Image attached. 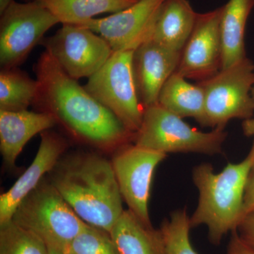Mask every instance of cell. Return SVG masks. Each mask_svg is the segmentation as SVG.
I'll list each match as a JSON object with an SVG mask.
<instances>
[{
	"label": "cell",
	"mask_w": 254,
	"mask_h": 254,
	"mask_svg": "<svg viewBox=\"0 0 254 254\" xmlns=\"http://www.w3.org/2000/svg\"><path fill=\"white\" fill-rule=\"evenodd\" d=\"M198 84L204 91L205 127L225 128L233 119L253 118L254 63L248 58Z\"/></svg>",
	"instance_id": "cell-7"
},
{
	"label": "cell",
	"mask_w": 254,
	"mask_h": 254,
	"mask_svg": "<svg viewBox=\"0 0 254 254\" xmlns=\"http://www.w3.org/2000/svg\"><path fill=\"white\" fill-rule=\"evenodd\" d=\"M254 211V162L250 169L244 194L243 218L247 214ZM242 218V219H243Z\"/></svg>",
	"instance_id": "cell-26"
},
{
	"label": "cell",
	"mask_w": 254,
	"mask_h": 254,
	"mask_svg": "<svg viewBox=\"0 0 254 254\" xmlns=\"http://www.w3.org/2000/svg\"><path fill=\"white\" fill-rule=\"evenodd\" d=\"M0 254H49L40 237L12 220L0 225Z\"/></svg>",
	"instance_id": "cell-22"
},
{
	"label": "cell",
	"mask_w": 254,
	"mask_h": 254,
	"mask_svg": "<svg viewBox=\"0 0 254 254\" xmlns=\"http://www.w3.org/2000/svg\"><path fill=\"white\" fill-rule=\"evenodd\" d=\"M198 14L188 0H165L149 39L182 53L193 32Z\"/></svg>",
	"instance_id": "cell-16"
},
{
	"label": "cell",
	"mask_w": 254,
	"mask_h": 254,
	"mask_svg": "<svg viewBox=\"0 0 254 254\" xmlns=\"http://www.w3.org/2000/svg\"><path fill=\"white\" fill-rule=\"evenodd\" d=\"M181 55L182 53L169 50L150 39L135 50L133 71L143 108L158 104L160 91L176 71Z\"/></svg>",
	"instance_id": "cell-13"
},
{
	"label": "cell",
	"mask_w": 254,
	"mask_h": 254,
	"mask_svg": "<svg viewBox=\"0 0 254 254\" xmlns=\"http://www.w3.org/2000/svg\"><path fill=\"white\" fill-rule=\"evenodd\" d=\"M165 0H139L134 4L103 18L78 25L101 36L113 52L135 50L149 39Z\"/></svg>",
	"instance_id": "cell-11"
},
{
	"label": "cell",
	"mask_w": 254,
	"mask_h": 254,
	"mask_svg": "<svg viewBox=\"0 0 254 254\" xmlns=\"http://www.w3.org/2000/svg\"><path fill=\"white\" fill-rule=\"evenodd\" d=\"M190 218L186 209L173 212L163 222L160 232L166 254H198L190 240Z\"/></svg>",
	"instance_id": "cell-23"
},
{
	"label": "cell",
	"mask_w": 254,
	"mask_h": 254,
	"mask_svg": "<svg viewBox=\"0 0 254 254\" xmlns=\"http://www.w3.org/2000/svg\"><path fill=\"white\" fill-rule=\"evenodd\" d=\"M254 162V141L242 162L229 163L220 173H215L208 163L193 169L199 199L190 218V227L207 226L209 240L214 245H220L225 235L236 230L243 218L246 182Z\"/></svg>",
	"instance_id": "cell-3"
},
{
	"label": "cell",
	"mask_w": 254,
	"mask_h": 254,
	"mask_svg": "<svg viewBox=\"0 0 254 254\" xmlns=\"http://www.w3.org/2000/svg\"><path fill=\"white\" fill-rule=\"evenodd\" d=\"M158 105L182 119L193 118L205 127V95L203 88L193 85L175 71L159 95Z\"/></svg>",
	"instance_id": "cell-19"
},
{
	"label": "cell",
	"mask_w": 254,
	"mask_h": 254,
	"mask_svg": "<svg viewBox=\"0 0 254 254\" xmlns=\"http://www.w3.org/2000/svg\"><path fill=\"white\" fill-rule=\"evenodd\" d=\"M236 230L246 242L254 247V211L242 219Z\"/></svg>",
	"instance_id": "cell-27"
},
{
	"label": "cell",
	"mask_w": 254,
	"mask_h": 254,
	"mask_svg": "<svg viewBox=\"0 0 254 254\" xmlns=\"http://www.w3.org/2000/svg\"><path fill=\"white\" fill-rule=\"evenodd\" d=\"M134 51L114 52L101 68L88 78L84 87L135 135L141 127L144 108L135 81Z\"/></svg>",
	"instance_id": "cell-6"
},
{
	"label": "cell",
	"mask_w": 254,
	"mask_h": 254,
	"mask_svg": "<svg viewBox=\"0 0 254 254\" xmlns=\"http://www.w3.org/2000/svg\"><path fill=\"white\" fill-rule=\"evenodd\" d=\"M252 94L254 100V85L252 90ZM242 129L245 136H254V117L248 120H244Z\"/></svg>",
	"instance_id": "cell-28"
},
{
	"label": "cell",
	"mask_w": 254,
	"mask_h": 254,
	"mask_svg": "<svg viewBox=\"0 0 254 254\" xmlns=\"http://www.w3.org/2000/svg\"><path fill=\"white\" fill-rule=\"evenodd\" d=\"M39 93L38 80L32 79L17 67L1 68L0 110L21 111L35 103Z\"/></svg>",
	"instance_id": "cell-21"
},
{
	"label": "cell",
	"mask_w": 254,
	"mask_h": 254,
	"mask_svg": "<svg viewBox=\"0 0 254 254\" xmlns=\"http://www.w3.org/2000/svg\"><path fill=\"white\" fill-rule=\"evenodd\" d=\"M53 171L50 182L78 216L110 233L125 210L112 163L84 153L59 160Z\"/></svg>",
	"instance_id": "cell-2"
},
{
	"label": "cell",
	"mask_w": 254,
	"mask_h": 254,
	"mask_svg": "<svg viewBox=\"0 0 254 254\" xmlns=\"http://www.w3.org/2000/svg\"><path fill=\"white\" fill-rule=\"evenodd\" d=\"M68 254H120L109 232L87 225L68 248Z\"/></svg>",
	"instance_id": "cell-24"
},
{
	"label": "cell",
	"mask_w": 254,
	"mask_h": 254,
	"mask_svg": "<svg viewBox=\"0 0 254 254\" xmlns=\"http://www.w3.org/2000/svg\"><path fill=\"white\" fill-rule=\"evenodd\" d=\"M63 24L79 25L95 16L115 14L139 0H39Z\"/></svg>",
	"instance_id": "cell-20"
},
{
	"label": "cell",
	"mask_w": 254,
	"mask_h": 254,
	"mask_svg": "<svg viewBox=\"0 0 254 254\" xmlns=\"http://www.w3.org/2000/svg\"><path fill=\"white\" fill-rule=\"evenodd\" d=\"M110 234L120 254H166L160 230L147 226L128 209Z\"/></svg>",
	"instance_id": "cell-18"
},
{
	"label": "cell",
	"mask_w": 254,
	"mask_h": 254,
	"mask_svg": "<svg viewBox=\"0 0 254 254\" xmlns=\"http://www.w3.org/2000/svg\"><path fill=\"white\" fill-rule=\"evenodd\" d=\"M58 121L52 114L26 110H0V150L4 163L13 168L25 145L38 133L48 131Z\"/></svg>",
	"instance_id": "cell-15"
},
{
	"label": "cell",
	"mask_w": 254,
	"mask_h": 254,
	"mask_svg": "<svg viewBox=\"0 0 254 254\" xmlns=\"http://www.w3.org/2000/svg\"><path fill=\"white\" fill-rule=\"evenodd\" d=\"M227 136L225 128L198 131L182 118L156 104L144 108L141 125L134 138L137 146L165 154L197 153L212 155L221 153Z\"/></svg>",
	"instance_id": "cell-5"
},
{
	"label": "cell",
	"mask_w": 254,
	"mask_h": 254,
	"mask_svg": "<svg viewBox=\"0 0 254 254\" xmlns=\"http://www.w3.org/2000/svg\"><path fill=\"white\" fill-rule=\"evenodd\" d=\"M226 254H254V247L246 242L237 230L231 232Z\"/></svg>",
	"instance_id": "cell-25"
},
{
	"label": "cell",
	"mask_w": 254,
	"mask_h": 254,
	"mask_svg": "<svg viewBox=\"0 0 254 254\" xmlns=\"http://www.w3.org/2000/svg\"><path fill=\"white\" fill-rule=\"evenodd\" d=\"M254 0H229L222 6L220 33L222 40L221 69L247 58L245 34Z\"/></svg>",
	"instance_id": "cell-17"
},
{
	"label": "cell",
	"mask_w": 254,
	"mask_h": 254,
	"mask_svg": "<svg viewBox=\"0 0 254 254\" xmlns=\"http://www.w3.org/2000/svg\"><path fill=\"white\" fill-rule=\"evenodd\" d=\"M48 250H49V254H68L64 251L56 250V249L48 248Z\"/></svg>",
	"instance_id": "cell-30"
},
{
	"label": "cell",
	"mask_w": 254,
	"mask_h": 254,
	"mask_svg": "<svg viewBox=\"0 0 254 254\" xmlns=\"http://www.w3.org/2000/svg\"><path fill=\"white\" fill-rule=\"evenodd\" d=\"M39 103L75 136L103 148L117 146L134 134L95 99L77 80L70 77L45 51L35 67Z\"/></svg>",
	"instance_id": "cell-1"
},
{
	"label": "cell",
	"mask_w": 254,
	"mask_h": 254,
	"mask_svg": "<svg viewBox=\"0 0 254 254\" xmlns=\"http://www.w3.org/2000/svg\"><path fill=\"white\" fill-rule=\"evenodd\" d=\"M65 149V142L56 133H41V143L34 160L7 191L0 195V225L12 219L15 210L26 196L53 171Z\"/></svg>",
	"instance_id": "cell-14"
},
{
	"label": "cell",
	"mask_w": 254,
	"mask_h": 254,
	"mask_svg": "<svg viewBox=\"0 0 254 254\" xmlns=\"http://www.w3.org/2000/svg\"><path fill=\"white\" fill-rule=\"evenodd\" d=\"M43 44L60 67L76 80L91 77L114 53L101 36L78 25L63 24Z\"/></svg>",
	"instance_id": "cell-9"
},
{
	"label": "cell",
	"mask_w": 254,
	"mask_h": 254,
	"mask_svg": "<svg viewBox=\"0 0 254 254\" xmlns=\"http://www.w3.org/2000/svg\"><path fill=\"white\" fill-rule=\"evenodd\" d=\"M222 6L198 14L194 28L182 52L176 71L190 79L204 81L221 69Z\"/></svg>",
	"instance_id": "cell-12"
},
{
	"label": "cell",
	"mask_w": 254,
	"mask_h": 254,
	"mask_svg": "<svg viewBox=\"0 0 254 254\" xmlns=\"http://www.w3.org/2000/svg\"><path fill=\"white\" fill-rule=\"evenodd\" d=\"M39 0L14 1L1 14L0 64L1 68L17 67L48 30L59 23Z\"/></svg>",
	"instance_id": "cell-8"
},
{
	"label": "cell",
	"mask_w": 254,
	"mask_h": 254,
	"mask_svg": "<svg viewBox=\"0 0 254 254\" xmlns=\"http://www.w3.org/2000/svg\"><path fill=\"white\" fill-rule=\"evenodd\" d=\"M14 1V0H0V14H2Z\"/></svg>",
	"instance_id": "cell-29"
},
{
	"label": "cell",
	"mask_w": 254,
	"mask_h": 254,
	"mask_svg": "<svg viewBox=\"0 0 254 254\" xmlns=\"http://www.w3.org/2000/svg\"><path fill=\"white\" fill-rule=\"evenodd\" d=\"M11 220L40 237L48 248L66 253L73 240L88 225L51 182L44 179L18 205Z\"/></svg>",
	"instance_id": "cell-4"
},
{
	"label": "cell",
	"mask_w": 254,
	"mask_h": 254,
	"mask_svg": "<svg viewBox=\"0 0 254 254\" xmlns=\"http://www.w3.org/2000/svg\"><path fill=\"white\" fill-rule=\"evenodd\" d=\"M166 157L165 153L134 145L120 150L111 162L128 210L147 226H152L148 202L153 174Z\"/></svg>",
	"instance_id": "cell-10"
}]
</instances>
